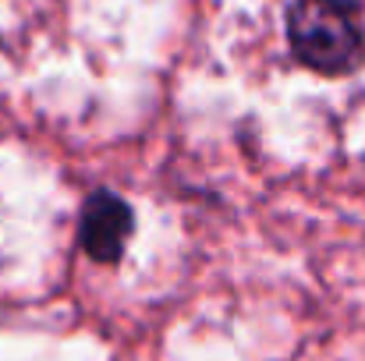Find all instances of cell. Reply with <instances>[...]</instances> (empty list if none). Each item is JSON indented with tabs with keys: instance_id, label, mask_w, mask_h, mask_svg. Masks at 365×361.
<instances>
[{
	"instance_id": "cell-1",
	"label": "cell",
	"mask_w": 365,
	"mask_h": 361,
	"mask_svg": "<svg viewBox=\"0 0 365 361\" xmlns=\"http://www.w3.org/2000/svg\"><path fill=\"white\" fill-rule=\"evenodd\" d=\"M294 57L319 75H344L362 61V28L351 0H294L287 11Z\"/></svg>"
},
{
	"instance_id": "cell-2",
	"label": "cell",
	"mask_w": 365,
	"mask_h": 361,
	"mask_svg": "<svg viewBox=\"0 0 365 361\" xmlns=\"http://www.w3.org/2000/svg\"><path fill=\"white\" fill-rule=\"evenodd\" d=\"M82 248L96 262H118L131 238V209L114 192H93L82 206Z\"/></svg>"
}]
</instances>
